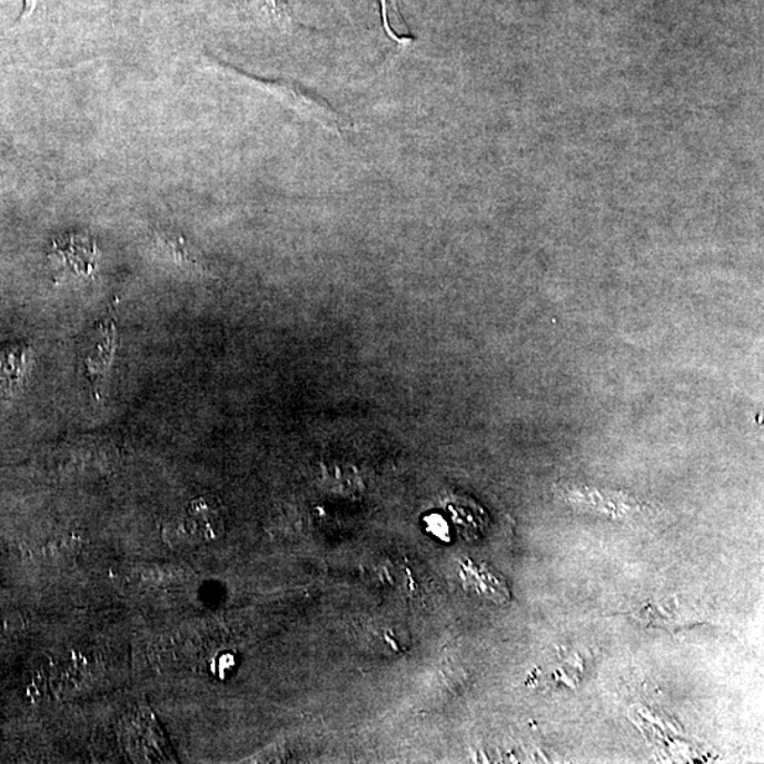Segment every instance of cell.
<instances>
[{
	"label": "cell",
	"instance_id": "2",
	"mask_svg": "<svg viewBox=\"0 0 764 764\" xmlns=\"http://www.w3.org/2000/svg\"><path fill=\"white\" fill-rule=\"evenodd\" d=\"M100 248L87 234L71 232L51 244L49 262L60 279L90 278L100 267Z\"/></svg>",
	"mask_w": 764,
	"mask_h": 764
},
{
	"label": "cell",
	"instance_id": "8",
	"mask_svg": "<svg viewBox=\"0 0 764 764\" xmlns=\"http://www.w3.org/2000/svg\"><path fill=\"white\" fill-rule=\"evenodd\" d=\"M46 2V0H24V10L22 18H29L31 13L34 12L36 9L40 7V3Z\"/></svg>",
	"mask_w": 764,
	"mask_h": 764
},
{
	"label": "cell",
	"instance_id": "7",
	"mask_svg": "<svg viewBox=\"0 0 764 764\" xmlns=\"http://www.w3.org/2000/svg\"><path fill=\"white\" fill-rule=\"evenodd\" d=\"M231 3L244 18L259 28L278 33L292 28L294 10L288 0H231Z\"/></svg>",
	"mask_w": 764,
	"mask_h": 764
},
{
	"label": "cell",
	"instance_id": "4",
	"mask_svg": "<svg viewBox=\"0 0 764 764\" xmlns=\"http://www.w3.org/2000/svg\"><path fill=\"white\" fill-rule=\"evenodd\" d=\"M118 337L116 324L111 320L102 321L88 336L82 347V363H85L88 378L98 391L97 386L106 377L116 355Z\"/></svg>",
	"mask_w": 764,
	"mask_h": 764
},
{
	"label": "cell",
	"instance_id": "6",
	"mask_svg": "<svg viewBox=\"0 0 764 764\" xmlns=\"http://www.w3.org/2000/svg\"><path fill=\"white\" fill-rule=\"evenodd\" d=\"M33 350L26 343L0 346V395L12 397L28 381Z\"/></svg>",
	"mask_w": 764,
	"mask_h": 764
},
{
	"label": "cell",
	"instance_id": "1",
	"mask_svg": "<svg viewBox=\"0 0 764 764\" xmlns=\"http://www.w3.org/2000/svg\"><path fill=\"white\" fill-rule=\"evenodd\" d=\"M244 77H246V80L252 81L261 90L272 93L274 97H277L286 107L294 109L300 117L311 119V121L320 123L321 127L331 129V131L337 133L347 132L353 127L350 118L336 111L325 98L316 96V93L298 85V82L290 80L265 81L249 76Z\"/></svg>",
	"mask_w": 764,
	"mask_h": 764
},
{
	"label": "cell",
	"instance_id": "3",
	"mask_svg": "<svg viewBox=\"0 0 764 764\" xmlns=\"http://www.w3.org/2000/svg\"><path fill=\"white\" fill-rule=\"evenodd\" d=\"M149 237L155 252L163 257L166 262L175 265L176 268L185 270L186 274L197 275V277L211 275L202 254L180 232L169 230V228L155 227L150 230Z\"/></svg>",
	"mask_w": 764,
	"mask_h": 764
},
{
	"label": "cell",
	"instance_id": "5",
	"mask_svg": "<svg viewBox=\"0 0 764 764\" xmlns=\"http://www.w3.org/2000/svg\"><path fill=\"white\" fill-rule=\"evenodd\" d=\"M460 581L467 594L493 605L500 606L512 599L506 579L490 565L466 560L460 566Z\"/></svg>",
	"mask_w": 764,
	"mask_h": 764
}]
</instances>
